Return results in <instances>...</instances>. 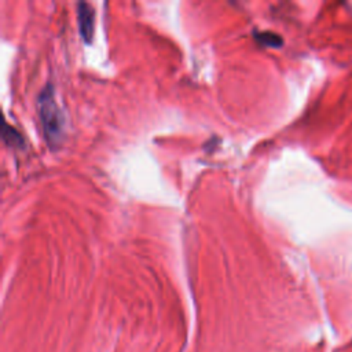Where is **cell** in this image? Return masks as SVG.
<instances>
[{"instance_id": "obj_3", "label": "cell", "mask_w": 352, "mask_h": 352, "mask_svg": "<svg viewBox=\"0 0 352 352\" xmlns=\"http://www.w3.org/2000/svg\"><path fill=\"white\" fill-rule=\"evenodd\" d=\"M1 136H3V140L11 146V147H22L23 146V138L22 135L11 125H8L7 122L3 124V131H1Z\"/></svg>"}, {"instance_id": "obj_2", "label": "cell", "mask_w": 352, "mask_h": 352, "mask_svg": "<svg viewBox=\"0 0 352 352\" xmlns=\"http://www.w3.org/2000/svg\"><path fill=\"white\" fill-rule=\"evenodd\" d=\"M77 26L81 38L89 44L92 41L95 29V10L87 1L77 3Z\"/></svg>"}, {"instance_id": "obj_4", "label": "cell", "mask_w": 352, "mask_h": 352, "mask_svg": "<svg viewBox=\"0 0 352 352\" xmlns=\"http://www.w3.org/2000/svg\"><path fill=\"white\" fill-rule=\"evenodd\" d=\"M254 38L260 44H263L265 47H272V48L280 47L283 43L282 37L274 32H254Z\"/></svg>"}, {"instance_id": "obj_1", "label": "cell", "mask_w": 352, "mask_h": 352, "mask_svg": "<svg viewBox=\"0 0 352 352\" xmlns=\"http://www.w3.org/2000/svg\"><path fill=\"white\" fill-rule=\"evenodd\" d=\"M37 106H38V116L41 120L44 138L47 143L52 148H55L58 144H60L63 138L65 118H63V113L60 111L55 100L54 88L51 84H47L41 89L38 95Z\"/></svg>"}]
</instances>
